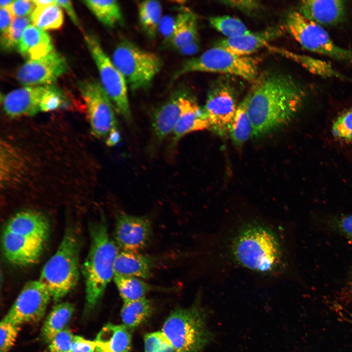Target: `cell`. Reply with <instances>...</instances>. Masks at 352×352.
I'll use <instances>...</instances> for the list:
<instances>
[{
	"label": "cell",
	"instance_id": "5b68a950",
	"mask_svg": "<svg viewBox=\"0 0 352 352\" xmlns=\"http://www.w3.org/2000/svg\"><path fill=\"white\" fill-rule=\"evenodd\" d=\"M208 313L199 304L178 308L169 314L161 331L175 352H202L214 339L207 325Z\"/></svg>",
	"mask_w": 352,
	"mask_h": 352
},
{
	"label": "cell",
	"instance_id": "7a4b0ae2",
	"mask_svg": "<svg viewBox=\"0 0 352 352\" xmlns=\"http://www.w3.org/2000/svg\"><path fill=\"white\" fill-rule=\"evenodd\" d=\"M90 244L83 265L87 310L92 309L102 297L114 276V264L117 246L110 239L105 217L92 224Z\"/></svg>",
	"mask_w": 352,
	"mask_h": 352
},
{
	"label": "cell",
	"instance_id": "d6a6232c",
	"mask_svg": "<svg viewBox=\"0 0 352 352\" xmlns=\"http://www.w3.org/2000/svg\"><path fill=\"white\" fill-rule=\"evenodd\" d=\"M229 134L235 145L241 146L253 137V127L248 116L245 98L238 106Z\"/></svg>",
	"mask_w": 352,
	"mask_h": 352
},
{
	"label": "cell",
	"instance_id": "60d3db41",
	"mask_svg": "<svg viewBox=\"0 0 352 352\" xmlns=\"http://www.w3.org/2000/svg\"><path fill=\"white\" fill-rule=\"evenodd\" d=\"M169 344L161 331L149 333L144 337V352H161Z\"/></svg>",
	"mask_w": 352,
	"mask_h": 352
},
{
	"label": "cell",
	"instance_id": "681fc988",
	"mask_svg": "<svg viewBox=\"0 0 352 352\" xmlns=\"http://www.w3.org/2000/svg\"><path fill=\"white\" fill-rule=\"evenodd\" d=\"M120 140V133L118 130L111 132L106 140V144L109 146L116 145Z\"/></svg>",
	"mask_w": 352,
	"mask_h": 352
},
{
	"label": "cell",
	"instance_id": "bcb514c9",
	"mask_svg": "<svg viewBox=\"0 0 352 352\" xmlns=\"http://www.w3.org/2000/svg\"><path fill=\"white\" fill-rule=\"evenodd\" d=\"M174 24L175 20H173L169 17L162 18L159 24V29L161 30L164 36L168 37L169 40L172 34Z\"/></svg>",
	"mask_w": 352,
	"mask_h": 352
},
{
	"label": "cell",
	"instance_id": "4fadbf2b",
	"mask_svg": "<svg viewBox=\"0 0 352 352\" xmlns=\"http://www.w3.org/2000/svg\"><path fill=\"white\" fill-rule=\"evenodd\" d=\"M114 234L116 244L123 251L139 252L150 241L151 223L145 217L120 212L116 216Z\"/></svg>",
	"mask_w": 352,
	"mask_h": 352
},
{
	"label": "cell",
	"instance_id": "ab89813d",
	"mask_svg": "<svg viewBox=\"0 0 352 352\" xmlns=\"http://www.w3.org/2000/svg\"><path fill=\"white\" fill-rule=\"evenodd\" d=\"M329 222L332 228L352 242V214L332 217Z\"/></svg>",
	"mask_w": 352,
	"mask_h": 352
},
{
	"label": "cell",
	"instance_id": "83f0119b",
	"mask_svg": "<svg viewBox=\"0 0 352 352\" xmlns=\"http://www.w3.org/2000/svg\"><path fill=\"white\" fill-rule=\"evenodd\" d=\"M152 310L151 302L145 297L124 302L121 310L123 324L131 329L136 328L150 317Z\"/></svg>",
	"mask_w": 352,
	"mask_h": 352
},
{
	"label": "cell",
	"instance_id": "7402d4cb",
	"mask_svg": "<svg viewBox=\"0 0 352 352\" xmlns=\"http://www.w3.org/2000/svg\"><path fill=\"white\" fill-rule=\"evenodd\" d=\"M266 47L271 52L297 63L314 75L325 78H334L352 81V79L337 71L330 63L323 60L270 44L267 45Z\"/></svg>",
	"mask_w": 352,
	"mask_h": 352
},
{
	"label": "cell",
	"instance_id": "52a82bcc",
	"mask_svg": "<svg viewBox=\"0 0 352 352\" xmlns=\"http://www.w3.org/2000/svg\"><path fill=\"white\" fill-rule=\"evenodd\" d=\"M111 61L133 91L148 88L163 64L158 55L126 40L116 46Z\"/></svg>",
	"mask_w": 352,
	"mask_h": 352
},
{
	"label": "cell",
	"instance_id": "f35d334b",
	"mask_svg": "<svg viewBox=\"0 0 352 352\" xmlns=\"http://www.w3.org/2000/svg\"><path fill=\"white\" fill-rule=\"evenodd\" d=\"M74 335L67 328L61 331L48 343V352H71V345Z\"/></svg>",
	"mask_w": 352,
	"mask_h": 352
},
{
	"label": "cell",
	"instance_id": "8d00e7d4",
	"mask_svg": "<svg viewBox=\"0 0 352 352\" xmlns=\"http://www.w3.org/2000/svg\"><path fill=\"white\" fill-rule=\"evenodd\" d=\"M20 326L1 320L0 323V352H9L18 337Z\"/></svg>",
	"mask_w": 352,
	"mask_h": 352
},
{
	"label": "cell",
	"instance_id": "e575fe53",
	"mask_svg": "<svg viewBox=\"0 0 352 352\" xmlns=\"http://www.w3.org/2000/svg\"><path fill=\"white\" fill-rule=\"evenodd\" d=\"M29 22L27 17H15L6 32L0 36L1 49L10 51L18 48L22 33Z\"/></svg>",
	"mask_w": 352,
	"mask_h": 352
},
{
	"label": "cell",
	"instance_id": "ba28073f",
	"mask_svg": "<svg viewBox=\"0 0 352 352\" xmlns=\"http://www.w3.org/2000/svg\"><path fill=\"white\" fill-rule=\"evenodd\" d=\"M286 29L305 49L338 61L352 63V50L336 44L322 25L307 19L298 11L287 15Z\"/></svg>",
	"mask_w": 352,
	"mask_h": 352
},
{
	"label": "cell",
	"instance_id": "2e32d148",
	"mask_svg": "<svg viewBox=\"0 0 352 352\" xmlns=\"http://www.w3.org/2000/svg\"><path fill=\"white\" fill-rule=\"evenodd\" d=\"M44 242L4 230L2 244L4 255L11 263L19 266L35 264L39 259Z\"/></svg>",
	"mask_w": 352,
	"mask_h": 352
},
{
	"label": "cell",
	"instance_id": "8992f818",
	"mask_svg": "<svg viewBox=\"0 0 352 352\" xmlns=\"http://www.w3.org/2000/svg\"><path fill=\"white\" fill-rule=\"evenodd\" d=\"M258 63L250 56L238 55L216 46L185 62L173 78L176 80L190 72H206L234 75L254 81L258 76Z\"/></svg>",
	"mask_w": 352,
	"mask_h": 352
},
{
	"label": "cell",
	"instance_id": "9c48e42d",
	"mask_svg": "<svg viewBox=\"0 0 352 352\" xmlns=\"http://www.w3.org/2000/svg\"><path fill=\"white\" fill-rule=\"evenodd\" d=\"M87 45L98 68L101 86L115 110L127 121L132 119L126 81L103 49L97 37L85 35Z\"/></svg>",
	"mask_w": 352,
	"mask_h": 352
},
{
	"label": "cell",
	"instance_id": "4dcf8cb0",
	"mask_svg": "<svg viewBox=\"0 0 352 352\" xmlns=\"http://www.w3.org/2000/svg\"><path fill=\"white\" fill-rule=\"evenodd\" d=\"M114 283L124 302L145 298L153 287L142 279L114 275Z\"/></svg>",
	"mask_w": 352,
	"mask_h": 352
},
{
	"label": "cell",
	"instance_id": "b9f144b4",
	"mask_svg": "<svg viewBox=\"0 0 352 352\" xmlns=\"http://www.w3.org/2000/svg\"><path fill=\"white\" fill-rule=\"evenodd\" d=\"M221 2L224 5L238 9L247 15L254 14L262 8V4L258 0H223Z\"/></svg>",
	"mask_w": 352,
	"mask_h": 352
},
{
	"label": "cell",
	"instance_id": "ffe728a7",
	"mask_svg": "<svg viewBox=\"0 0 352 352\" xmlns=\"http://www.w3.org/2000/svg\"><path fill=\"white\" fill-rule=\"evenodd\" d=\"M4 229L45 242L49 234L50 225L47 219L41 213L26 210L12 216Z\"/></svg>",
	"mask_w": 352,
	"mask_h": 352
},
{
	"label": "cell",
	"instance_id": "6da1fadb",
	"mask_svg": "<svg viewBox=\"0 0 352 352\" xmlns=\"http://www.w3.org/2000/svg\"><path fill=\"white\" fill-rule=\"evenodd\" d=\"M306 95L304 88L289 75L268 71L258 75L244 97L253 136L287 124L301 110Z\"/></svg>",
	"mask_w": 352,
	"mask_h": 352
},
{
	"label": "cell",
	"instance_id": "c3c4849f",
	"mask_svg": "<svg viewBox=\"0 0 352 352\" xmlns=\"http://www.w3.org/2000/svg\"><path fill=\"white\" fill-rule=\"evenodd\" d=\"M198 41H195L186 44L178 50L183 55H193L197 52L199 48Z\"/></svg>",
	"mask_w": 352,
	"mask_h": 352
},
{
	"label": "cell",
	"instance_id": "1f68e13d",
	"mask_svg": "<svg viewBox=\"0 0 352 352\" xmlns=\"http://www.w3.org/2000/svg\"><path fill=\"white\" fill-rule=\"evenodd\" d=\"M30 20L34 25L42 30L57 29L63 23L61 7L56 3L45 6H36Z\"/></svg>",
	"mask_w": 352,
	"mask_h": 352
},
{
	"label": "cell",
	"instance_id": "f5cc1de1",
	"mask_svg": "<svg viewBox=\"0 0 352 352\" xmlns=\"http://www.w3.org/2000/svg\"><path fill=\"white\" fill-rule=\"evenodd\" d=\"M349 289L351 294L352 295V273L349 283Z\"/></svg>",
	"mask_w": 352,
	"mask_h": 352
},
{
	"label": "cell",
	"instance_id": "484cf974",
	"mask_svg": "<svg viewBox=\"0 0 352 352\" xmlns=\"http://www.w3.org/2000/svg\"><path fill=\"white\" fill-rule=\"evenodd\" d=\"M198 40V21L195 13L188 9L180 11L175 20L170 40L173 46L179 50L195 41Z\"/></svg>",
	"mask_w": 352,
	"mask_h": 352
},
{
	"label": "cell",
	"instance_id": "30bf717a",
	"mask_svg": "<svg viewBox=\"0 0 352 352\" xmlns=\"http://www.w3.org/2000/svg\"><path fill=\"white\" fill-rule=\"evenodd\" d=\"M78 89L85 104L91 133L106 140L118 130L115 109L102 86L92 79L78 82Z\"/></svg>",
	"mask_w": 352,
	"mask_h": 352
},
{
	"label": "cell",
	"instance_id": "cb8c5ba5",
	"mask_svg": "<svg viewBox=\"0 0 352 352\" xmlns=\"http://www.w3.org/2000/svg\"><path fill=\"white\" fill-rule=\"evenodd\" d=\"M209 128L202 109L193 97L187 94L182 113L172 132L173 143L176 144L189 133Z\"/></svg>",
	"mask_w": 352,
	"mask_h": 352
},
{
	"label": "cell",
	"instance_id": "f6af8a7d",
	"mask_svg": "<svg viewBox=\"0 0 352 352\" xmlns=\"http://www.w3.org/2000/svg\"><path fill=\"white\" fill-rule=\"evenodd\" d=\"M9 7H0V28L1 35L6 32L15 18Z\"/></svg>",
	"mask_w": 352,
	"mask_h": 352
},
{
	"label": "cell",
	"instance_id": "816d5d0a",
	"mask_svg": "<svg viewBox=\"0 0 352 352\" xmlns=\"http://www.w3.org/2000/svg\"><path fill=\"white\" fill-rule=\"evenodd\" d=\"M14 0H0V7H9L10 6Z\"/></svg>",
	"mask_w": 352,
	"mask_h": 352
},
{
	"label": "cell",
	"instance_id": "74e56055",
	"mask_svg": "<svg viewBox=\"0 0 352 352\" xmlns=\"http://www.w3.org/2000/svg\"><path fill=\"white\" fill-rule=\"evenodd\" d=\"M63 93L54 86L43 96L41 104L40 111L47 112L62 107L66 103Z\"/></svg>",
	"mask_w": 352,
	"mask_h": 352
},
{
	"label": "cell",
	"instance_id": "7dc6e473",
	"mask_svg": "<svg viewBox=\"0 0 352 352\" xmlns=\"http://www.w3.org/2000/svg\"><path fill=\"white\" fill-rule=\"evenodd\" d=\"M55 3L61 7L64 8L66 11L72 22L77 26L80 24L77 16L74 12L71 2L69 0H55Z\"/></svg>",
	"mask_w": 352,
	"mask_h": 352
},
{
	"label": "cell",
	"instance_id": "ac0fdd59",
	"mask_svg": "<svg viewBox=\"0 0 352 352\" xmlns=\"http://www.w3.org/2000/svg\"><path fill=\"white\" fill-rule=\"evenodd\" d=\"M187 94L185 92L175 94L154 111L152 126L157 141H163L173 132L182 113Z\"/></svg>",
	"mask_w": 352,
	"mask_h": 352
},
{
	"label": "cell",
	"instance_id": "3957f363",
	"mask_svg": "<svg viewBox=\"0 0 352 352\" xmlns=\"http://www.w3.org/2000/svg\"><path fill=\"white\" fill-rule=\"evenodd\" d=\"M236 260L254 271L269 273L282 263V247L274 233L266 227L252 224L243 228L232 245Z\"/></svg>",
	"mask_w": 352,
	"mask_h": 352
},
{
	"label": "cell",
	"instance_id": "d590c367",
	"mask_svg": "<svg viewBox=\"0 0 352 352\" xmlns=\"http://www.w3.org/2000/svg\"><path fill=\"white\" fill-rule=\"evenodd\" d=\"M331 133L337 140L352 142V108L345 110L333 120Z\"/></svg>",
	"mask_w": 352,
	"mask_h": 352
},
{
	"label": "cell",
	"instance_id": "f1b7e54d",
	"mask_svg": "<svg viewBox=\"0 0 352 352\" xmlns=\"http://www.w3.org/2000/svg\"><path fill=\"white\" fill-rule=\"evenodd\" d=\"M83 2L108 27L112 28L123 21L120 5L116 0H84Z\"/></svg>",
	"mask_w": 352,
	"mask_h": 352
},
{
	"label": "cell",
	"instance_id": "9a60e30c",
	"mask_svg": "<svg viewBox=\"0 0 352 352\" xmlns=\"http://www.w3.org/2000/svg\"><path fill=\"white\" fill-rule=\"evenodd\" d=\"M51 87H25L10 92L3 98L4 112L11 118L34 115L40 111L42 99Z\"/></svg>",
	"mask_w": 352,
	"mask_h": 352
},
{
	"label": "cell",
	"instance_id": "e0dca14e",
	"mask_svg": "<svg viewBox=\"0 0 352 352\" xmlns=\"http://www.w3.org/2000/svg\"><path fill=\"white\" fill-rule=\"evenodd\" d=\"M282 26L276 25L261 31L251 32L234 39L220 40L216 45L240 56H249L284 34Z\"/></svg>",
	"mask_w": 352,
	"mask_h": 352
},
{
	"label": "cell",
	"instance_id": "836d02e7",
	"mask_svg": "<svg viewBox=\"0 0 352 352\" xmlns=\"http://www.w3.org/2000/svg\"><path fill=\"white\" fill-rule=\"evenodd\" d=\"M211 26L227 39L240 37L250 32L240 19L229 16H215L209 18Z\"/></svg>",
	"mask_w": 352,
	"mask_h": 352
},
{
	"label": "cell",
	"instance_id": "5bb4252c",
	"mask_svg": "<svg viewBox=\"0 0 352 352\" xmlns=\"http://www.w3.org/2000/svg\"><path fill=\"white\" fill-rule=\"evenodd\" d=\"M67 69L66 60L58 52L53 50L45 56L34 60H28L18 70L16 78L23 85H49Z\"/></svg>",
	"mask_w": 352,
	"mask_h": 352
},
{
	"label": "cell",
	"instance_id": "277c9868",
	"mask_svg": "<svg viewBox=\"0 0 352 352\" xmlns=\"http://www.w3.org/2000/svg\"><path fill=\"white\" fill-rule=\"evenodd\" d=\"M80 241L73 228L66 231L54 254L44 265L39 280L57 302L76 286L79 276Z\"/></svg>",
	"mask_w": 352,
	"mask_h": 352
},
{
	"label": "cell",
	"instance_id": "ee69618b",
	"mask_svg": "<svg viewBox=\"0 0 352 352\" xmlns=\"http://www.w3.org/2000/svg\"><path fill=\"white\" fill-rule=\"evenodd\" d=\"M96 347L95 340L75 335L71 345V352H94Z\"/></svg>",
	"mask_w": 352,
	"mask_h": 352
},
{
	"label": "cell",
	"instance_id": "7bdbcfd3",
	"mask_svg": "<svg viewBox=\"0 0 352 352\" xmlns=\"http://www.w3.org/2000/svg\"><path fill=\"white\" fill-rule=\"evenodd\" d=\"M9 7L14 17H23L31 14L36 6L33 0H14Z\"/></svg>",
	"mask_w": 352,
	"mask_h": 352
},
{
	"label": "cell",
	"instance_id": "f546056e",
	"mask_svg": "<svg viewBox=\"0 0 352 352\" xmlns=\"http://www.w3.org/2000/svg\"><path fill=\"white\" fill-rule=\"evenodd\" d=\"M162 6L158 1L145 0L138 5V19L145 33L151 38L155 37L162 19Z\"/></svg>",
	"mask_w": 352,
	"mask_h": 352
},
{
	"label": "cell",
	"instance_id": "f907efd6",
	"mask_svg": "<svg viewBox=\"0 0 352 352\" xmlns=\"http://www.w3.org/2000/svg\"><path fill=\"white\" fill-rule=\"evenodd\" d=\"M36 6L42 7L52 4L55 2V0H33Z\"/></svg>",
	"mask_w": 352,
	"mask_h": 352
},
{
	"label": "cell",
	"instance_id": "44dd1931",
	"mask_svg": "<svg viewBox=\"0 0 352 352\" xmlns=\"http://www.w3.org/2000/svg\"><path fill=\"white\" fill-rule=\"evenodd\" d=\"M155 265L156 260L153 257L139 252L122 251L115 260L114 275L146 279L152 276Z\"/></svg>",
	"mask_w": 352,
	"mask_h": 352
},
{
	"label": "cell",
	"instance_id": "8fae6325",
	"mask_svg": "<svg viewBox=\"0 0 352 352\" xmlns=\"http://www.w3.org/2000/svg\"><path fill=\"white\" fill-rule=\"evenodd\" d=\"M238 106L234 88L225 79L211 87L202 109L210 128L221 136L229 134Z\"/></svg>",
	"mask_w": 352,
	"mask_h": 352
},
{
	"label": "cell",
	"instance_id": "7c38bea8",
	"mask_svg": "<svg viewBox=\"0 0 352 352\" xmlns=\"http://www.w3.org/2000/svg\"><path fill=\"white\" fill-rule=\"evenodd\" d=\"M50 298L39 280L29 281L2 320L19 326L37 323L44 316Z\"/></svg>",
	"mask_w": 352,
	"mask_h": 352
},
{
	"label": "cell",
	"instance_id": "d6986e66",
	"mask_svg": "<svg viewBox=\"0 0 352 352\" xmlns=\"http://www.w3.org/2000/svg\"><path fill=\"white\" fill-rule=\"evenodd\" d=\"M345 1L340 0H306L300 1L298 11L321 25H334L346 15Z\"/></svg>",
	"mask_w": 352,
	"mask_h": 352
},
{
	"label": "cell",
	"instance_id": "d4e9b609",
	"mask_svg": "<svg viewBox=\"0 0 352 352\" xmlns=\"http://www.w3.org/2000/svg\"><path fill=\"white\" fill-rule=\"evenodd\" d=\"M18 50L28 60L41 59L54 50L49 35L33 24L24 29Z\"/></svg>",
	"mask_w": 352,
	"mask_h": 352
},
{
	"label": "cell",
	"instance_id": "603a6c76",
	"mask_svg": "<svg viewBox=\"0 0 352 352\" xmlns=\"http://www.w3.org/2000/svg\"><path fill=\"white\" fill-rule=\"evenodd\" d=\"M131 329L123 325L108 323L98 333L96 352H129L132 348Z\"/></svg>",
	"mask_w": 352,
	"mask_h": 352
},
{
	"label": "cell",
	"instance_id": "4316f807",
	"mask_svg": "<svg viewBox=\"0 0 352 352\" xmlns=\"http://www.w3.org/2000/svg\"><path fill=\"white\" fill-rule=\"evenodd\" d=\"M74 305L62 302L55 306L46 318L41 329L43 340L49 343L59 332L66 329L74 311Z\"/></svg>",
	"mask_w": 352,
	"mask_h": 352
}]
</instances>
